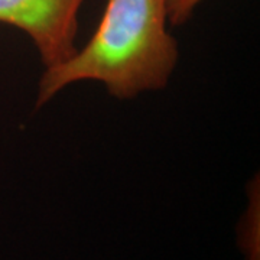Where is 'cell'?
<instances>
[{
	"label": "cell",
	"instance_id": "3957f363",
	"mask_svg": "<svg viewBox=\"0 0 260 260\" xmlns=\"http://www.w3.org/2000/svg\"><path fill=\"white\" fill-rule=\"evenodd\" d=\"M203 2L204 0H168V22L175 26L184 25Z\"/></svg>",
	"mask_w": 260,
	"mask_h": 260
},
{
	"label": "cell",
	"instance_id": "7a4b0ae2",
	"mask_svg": "<svg viewBox=\"0 0 260 260\" xmlns=\"http://www.w3.org/2000/svg\"><path fill=\"white\" fill-rule=\"evenodd\" d=\"M85 0H0V23L25 32L42 64H59L77 51L78 13Z\"/></svg>",
	"mask_w": 260,
	"mask_h": 260
},
{
	"label": "cell",
	"instance_id": "6da1fadb",
	"mask_svg": "<svg viewBox=\"0 0 260 260\" xmlns=\"http://www.w3.org/2000/svg\"><path fill=\"white\" fill-rule=\"evenodd\" d=\"M177 62L178 44L168 32V0H107L83 49L45 68L37 107L78 81L102 83L121 100L160 90Z\"/></svg>",
	"mask_w": 260,
	"mask_h": 260
}]
</instances>
